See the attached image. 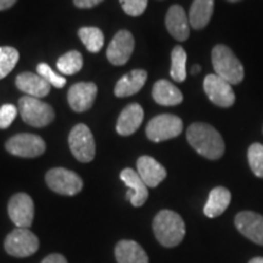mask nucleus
I'll use <instances>...</instances> for the list:
<instances>
[{
    "instance_id": "f257e3e1",
    "label": "nucleus",
    "mask_w": 263,
    "mask_h": 263,
    "mask_svg": "<svg viewBox=\"0 0 263 263\" xmlns=\"http://www.w3.org/2000/svg\"><path fill=\"white\" fill-rule=\"evenodd\" d=\"M186 139L199 155L209 160H218L224 154L226 145L222 136L207 123H193L186 130Z\"/></svg>"
},
{
    "instance_id": "4be33fe9",
    "label": "nucleus",
    "mask_w": 263,
    "mask_h": 263,
    "mask_svg": "<svg viewBox=\"0 0 263 263\" xmlns=\"http://www.w3.org/2000/svg\"><path fill=\"white\" fill-rule=\"evenodd\" d=\"M153 98L162 106H176L183 101V94L176 85L166 80L157 81L153 88Z\"/></svg>"
},
{
    "instance_id": "c85d7f7f",
    "label": "nucleus",
    "mask_w": 263,
    "mask_h": 263,
    "mask_svg": "<svg viewBox=\"0 0 263 263\" xmlns=\"http://www.w3.org/2000/svg\"><path fill=\"white\" fill-rule=\"evenodd\" d=\"M248 160L250 168L257 176L258 178H263V145L259 143H255L250 145L248 150Z\"/></svg>"
},
{
    "instance_id": "20e7f679",
    "label": "nucleus",
    "mask_w": 263,
    "mask_h": 263,
    "mask_svg": "<svg viewBox=\"0 0 263 263\" xmlns=\"http://www.w3.org/2000/svg\"><path fill=\"white\" fill-rule=\"evenodd\" d=\"M18 111L22 120L32 127H45L55 118V112L50 105L27 95L20 99Z\"/></svg>"
},
{
    "instance_id": "a211bd4d",
    "label": "nucleus",
    "mask_w": 263,
    "mask_h": 263,
    "mask_svg": "<svg viewBox=\"0 0 263 263\" xmlns=\"http://www.w3.org/2000/svg\"><path fill=\"white\" fill-rule=\"evenodd\" d=\"M16 87L32 98H44L50 93L51 85L42 76L32 72H24L16 78Z\"/></svg>"
},
{
    "instance_id": "f03ea898",
    "label": "nucleus",
    "mask_w": 263,
    "mask_h": 263,
    "mask_svg": "<svg viewBox=\"0 0 263 263\" xmlns=\"http://www.w3.org/2000/svg\"><path fill=\"white\" fill-rule=\"evenodd\" d=\"M156 239L164 248L178 246L185 236V223L178 213L171 210H162L153 222Z\"/></svg>"
},
{
    "instance_id": "39448f33",
    "label": "nucleus",
    "mask_w": 263,
    "mask_h": 263,
    "mask_svg": "<svg viewBox=\"0 0 263 263\" xmlns=\"http://www.w3.org/2000/svg\"><path fill=\"white\" fill-rule=\"evenodd\" d=\"M183 132V121L178 116L170 114L154 117L146 126V136L154 143L170 140Z\"/></svg>"
},
{
    "instance_id": "9d476101",
    "label": "nucleus",
    "mask_w": 263,
    "mask_h": 263,
    "mask_svg": "<svg viewBox=\"0 0 263 263\" xmlns=\"http://www.w3.org/2000/svg\"><path fill=\"white\" fill-rule=\"evenodd\" d=\"M203 90L211 103L219 107H230L235 103V94L232 84L216 73L206 76L203 81Z\"/></svg>"
},
{
    "instance_id": "dca6fc26",
    "label": "nucleus",
    "mask_w": 263,
    "mask_h": 263,
    "mask_svg": "<svg viewBox=\"0 0 263 263\" xmlns=\"http://www.w3.org/2000/svg\"><path fill=\"white\" fill-rule=\"evenodd\" d=\"M166 27L170 34L179 42L189 38L190 22L185 11L180 5H172L166 15Z\"/></svg>"
},
{
    "instance_id": "423d86ee",
    "label": "nucleus",
    "mask_w": 263,
    "mask_h": 263,
    "mask_svg": "<svg viewBox=\"0 0 263 263\" xmlns=\"http://www.w3.org/2000/svg\"><path fill=\"white\" fill-rule=\"evenodd\" d=\"M4 248L9 255L24 258L37 252L39 240L28 228H16L6 236Z\"/></svg>"
},
{
    "instance_id": "f3484780",
    "label": "nucleus",
    "mask_w": 263,
    "mask_h": 263,
    "mask_svg": "<svg viewBox=\"0 0 263 263\" xmlns=\"http://www.w3.org/2000/svg\"><path fill=\"white\" fill-rule=\"evenodd\" d=\"M137 170L147 188H156L167 177L166 168L150 156L139 157L137 161Z\"/></svg>"
},
{
    "instance_id": "b1692460",
    "label": "nucleus",
    "mask_w": 263,
    "mask_h": 263,
    "mask_svg": "<svg viewBox=\"0 0 263 263\" xmlns=\"http://www.w3.org/2000/svg\"><path fill=\"white\" fill-rule=\"evenodd\" d=\"M215 9V0H194L189 11V22L194 29H202L209 25Z\"/></svg>"
},
{
    "instance_id": "4c0bfd02",
    "label": "nucleus",
    "mask_w": 263,
    "mask_h": 263,
    "mask_svg": "<svg viewBox=\"0 0 263 263\" xmlns=\"http://www.w3.org/2000/svg\"><path fill=\"white\" fill-rule=\"evenodd\" d=\"M230 3H236V2H240V0H228Z\"/></svg>"
},
{
    "instance_id": "a878e982",
    "label": "nucleus",
    "mask_w": 263,
    "mask_h": 263,
    "mask_svg": "<svg viewBox=\"0 0 263 263\" xmlns=\"http://www.w3.org/2000/svg\"><path fill=\"white\" fill-rule=\"evenodd\" d=\"M81 41L90 52H99L104 47V33L98 27H82L78 31Z\"/></svg>"
},
{
    "instance_id": "2eb2a0df",
    "label": "nucleus",
    "mask_w": 263,
    "mask_h": 263,
    "mask_svg": "<svg viewBox=\"0 0 263 263\" xmlns=\"http://www.w3.org/2000/svg\"><path fill=\"white\" fill-rule=\"evenodd\" d=\"M120 177L129 189L126 194L127 200H129L134 207L143 206L149 197V190H147L146 184L140 178L139 173L132 168H124Z\"/></svg>"
},
{
    "instance_id": "7ed1b4c3",
    "label": "nucleus",
    "mask_w": 263,
    "mask_h": 263,
    "mask_svg": "<svg viewBox=\"0 0 263 263\" xmlns=\"http://www.w3.org/2000/svg\"><path fill=\"white\" fill-rule=\"evenodd\" d=\"M212 65L216 74L236 85L244 80V66L227 45L218 44L212 49Z\"/></svg>"
},
{
    "instance_id": "c756f323",
    "label": "nucleus",
    "mask_w": 263,
    "mask_h": 263,
    "mask_svg": "<svg viewBox=\"0 0 263 263\" xmlns=\"http://www.w3.org/2000/svg\"><path fill=\"white\" fill-rule=\"evenodd\" d=\"M37 73L42 76L49 84L55 88H62L66 84V78L61 74H58L57 72L52 71L51 67L48 64H39L37 66Z\"/></svg>"
},
{
    "instance_id": "f704fd0d",
    "label": "nucleus",
    "mask_w": 263,
    "mask_h": 263,
    "mask_svg": "<svg viewBox=\"0 0 263 263\" xmlns=\"http://www.w3.org/2000/svg\"><path fill=\"white\" fill-rule=\"evenodd\" d=\"M16 2H17V0H0V11L10 9Z\"/></svg>"
},
{
    "instance_id": "f8f14e48",
    "label": "nucleus",
    "mask_w": 263,
    "mask_h": 263,
    "mask_svg": "<svg viewBox=\"0 0 263 263\" xmlns=\"http://www.w3.org/2000/svg\"><path fill=\"white\" fill-rule=\"evenodd\" d=\"M134 50V38L130 32L122 29L117 32L107 47L106 57L112 65L122 66L127 64Z\"/></svg>"
},
{
    "instance_id": "473e14b6",
    "label": "nucleus",
    "mask_w": 263,
    "mask_h": 263,
    "mask_svg": "<svg viewBox=\"0 0 263 263\" xmlns=\"http://www.w3.org/2000/svg\"><path fill=\"white\" fill-rule=\"evenodd\" d=\"M104 0H73L74 5L80 9H90L100 4Z\"/></svg>"
},
{
    "instance_id": "6e6552de",
    "label": "nucleus",
    "mask_w": 263,
    "mask_h": 263,
    "mask_svg": "<svg viewBox=\"0 0 263 263\" xmlns=\"http://www.w3.org/2000/svg\"><path fill=\"white\" fill-rule=\"evenodd\" d=\"M45 180L52 192L61 195L73 196L83 188V180L81 177L77 173L62 167L49 171L45 176Z\"/></svg>"
},
{
    "instance_id": "412c9836",
    "label": "nucleus",
    "mask_w": 263,
    "mask_h": 263,
    "mask_svg": "<svg viewBox=\"0 0 263 263\" xmlns=\"http://www.w3.org/2000/svg\"><path fill=\"white\" fill-rule=\"evenodd\" d=\"M147 80V73L144 70H133L124 74L115 87V94L118 98H126L137 94L144 87Z\"/></svg>"
},
{
    "instance_id": "cd10ccee",
    "label": "nucleus",
    "mask_w": 263,
    "mask_h": 263,
    "mask_svg": "<svg viewBox=\"0 0 263 263\" xmlns=\"http://www.w3.org/2000/svg\"><path fill=\"white\" fill-rule=\"evenodd\" d=\"M20 58L18 51L12 47H0V80L14 70Z\"/></svg>"
},
{
    "instance_id": "4468645a",
    "label": "nucleus",
    "mask_w": 263,
    "mask_h": 263,
    "mask_svg": "<svg viewBox=\"0 0 263 263\" xmlns=\"http://www.w3.org/2000/svg\"><path fill=\"white\" fill-rule=\"evenodd\" d=\"M98 88L94 83H76L68 90L67 100L76 112H84L93 106Z\"/></svg>"
},
{
    "instance_id": "bb28decb",
    "label": "nucleus",
    "mask_w": 263,
    "mask_h": 263,
    "mask_svg": "<svg viewBox=\"0 0 263 263\" xmlns=\"http://www.w3.org/2000/svg\"><path fill=\"white\" fill-rule=\"evenodd\" d=\"M57 66L61 73L72 76L81 71L82 66H83V58H82L80 51H68L59 59Z\"/></svg>"
},
{
    "instance_id": "5701e85b",
    "label": "nucleus",
    "mask_w": 263,
    "mask_h": 263,
    "mask_svg": "<svg viewBox=\"0 0 263 263\" xmlns=\"http://www.w3.org/2000/svg\"><path fill=\"white\" fill-rule=\"evenodd\" d=\"M230 200H232V194L229 190L224 186H217L210 193L209 200L203 207V213L209 218H216L228 209Z\"/></svg>"
},
{
    "instance_id": "2f4dec72",
    "label": "nucleus",
    "mask_w": 263,
    "mask_h": 263,
    "mask_svg": "<svg viewBox=\"0 0 263 263\" xmlns=\"http://www.w3.org/2000/svg\"><path fill=\"white\" fill-rule=\"evenodd\" d=\"M16 116H17V108L12 104H5L0 107V128L5 129L11 126Z\"/></svg>"
},
{
    "instance_id": "c9c22d12",
    "label": "nucleus",
    "mask_w": 263,
    "mask_h": 263,
    "mask_svg": "<svg viewBox=\"0 0 263 263\" xmlns=\"http://www.w3.org/2000/svg\"><path fill=\"white\" fill-rule=\"evenodd\" d=\"M200 71H201V67L199 65H194L192 67V74H197Z\"/></svg>"
},
{
    "instance_id": "1a4fd4ad",
    "label": "nucleus",
    "mask_w": 263,
    "mask_h": 263,
    "mask_svg": "<svg viewBox=\"0 0 263 263\" xmlns=\"http://www.w3.org/2000/svg\"><path fill=\"white\" fill-rule=\"evenodd\" d=\"M5 147L11 155L33 159V157L43 155L47 149V145L41 137L34 136V134L22 133L10 138L6 141Z\"/></svg>"
},
{
    "instance_id": "7c9ffc66",
    "label": "nucleus",
    "mask_w": 263,
    "mask_h": 263,
    "mask_svg": "<svg viewBox=\"0 0 263 263\" xmlns=\"http://www.w3.org/2000/svg\"><path fill=\"white\" fill-rule=\"evenodd\" d=\"M123 11L129 16H140L146 10L147 0H120Z\"/></svg>"
},
{
    "instance_id": "393cba45",
    "label": "nucleus",
    "mask_w": 263,
    "mask_h": 263,
    "mask_svg": "<svg viewBox=\"0 0 263 263\" xmlns=\"http://www.w3.org/2000/svg\"><path fill=\"white\" fill-rule=\"evenodd\" d=\"M171 77L177 83L186 80V51L182 47H176L171 54Z\"/></svg>"
},
{
    "instance_id": "72a5a7b5",
    "label": "nucleus",
    "mask_w": 263,
    "mask_h": 263,
    "mask_svg": "<svg viewBox=\"0 0 263 263\" xmlns=\"http://www.w3.org/2000/svg\"><path fill=\"white\" fill-rule=\"evenodd\" d=\"M42 263H67V259L60 254H51L43 259Z\"/></svg>"
},
{
    "instance_id": "e433bc0d",
    "label": "nucleus",
    "mask_w": 263,
    "mask_h": 263,
    "mask_svg": "<svg viewBox=\"0 0 263 263\" xmlns=\"http://www.w3.org/2000/svg\"><path fill=\"white\" fill-rule=\"evenodd\" d=\"M249 263H263V257H255L252 258Z\"/></svg>"
},
{
    "instance_id": "aec40b11",
    "label": "nucleus",
    "mask_w": 263,
    "mask_h": 263,
    "mask_svg": "<svg viewBox=\"0 0 263 263\" xmlns=\"http://www.w3.org/2000/svg\"><path fill=\"white\" fill-rule=\"evenodd\" d=\"M117 263H149L144 249L133 240H121L115 248Z\"/></svg>"
},
{
    "instance_id": "0eeeda50",
    "label": "nucleus",
    "mask_w": 263,
    "mask_h": 263,
    "mask_svg": "<svg viewBox=\"0 0 263 263\" xmlns=\"http://www.w3.org/2000/svg\"><path fill=\"white\" fill-rule=\"evenodd\" d=\"M71 153L80 162H90L95 156V141L93 134L85 124H77L72 128L68 137Z\"/></svg>"
},
{
    "instance_id": "9b49d317",
    "label": "nucleus",
    "mask_w": 263,
    "mask_h": 263,
    "mask_svg": "<svg viewBox=\"0 0 263 263\" xmlns=\"http://www.w3.org/2000/svg\"><path fill=\"white\" fill-rule=\"evenodd\" d=\"M9 217L17 228H29L34 218V203L32 197L25 193L15 194L8 206Z\"/></svg>"
},
{
    "instance_id": "ddd939ff",
    "label": "nucleus",
    "mask_w": 263,
    "mask_h": 263,
    "mask_svg": "<svg viewBox=\"0 0 263 263\" xmlns=\"http://www.w3.org/2000/svg\"><path fill=\"white\" fill-rule=\"evenodd\" d=\"M236 229L252 242L263 246V216L252 211H242L235 217Z\"/></svg>"
},
{
    "instance_id": "6ab92c4d",
    "label": "nucleus",
    "mask_w": 263,
    "mask_h": 263,
    "mask_svg": "<svg viewBox=\"0 0 263 263\" xmlns=\"http://www.w3.org/2000/svg\"><path fill=\"white\" fill-rule=\"evenodd\" d=\"M144 120V110L139 104L133 103L123 108L117 120L116 130L120 136L127 137L136 133Z\"/></svg>"
}]
</instances>
